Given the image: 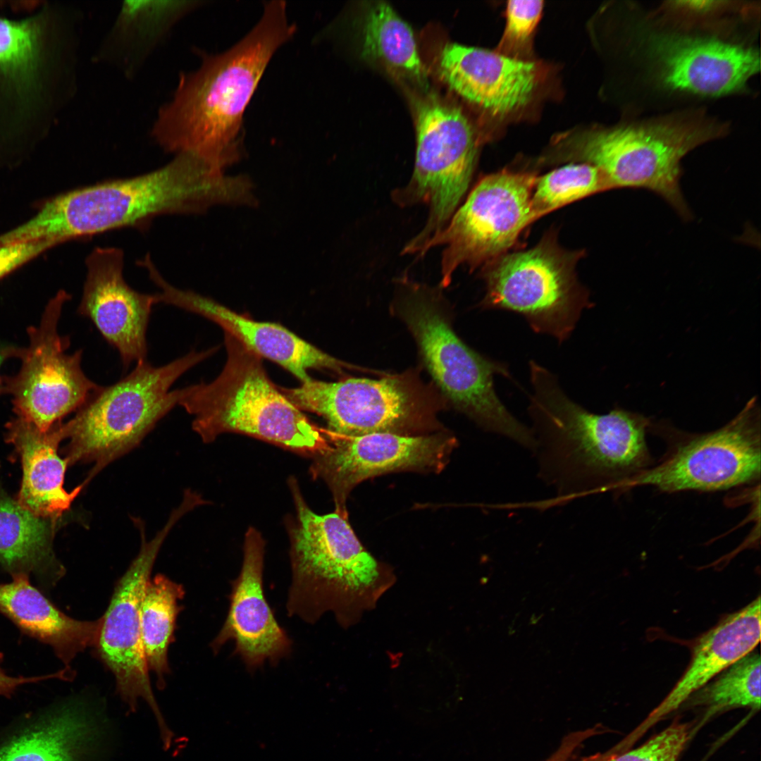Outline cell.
Wrapping results in <instances>:
<instances>
[{"label": "cell", "instance_id": "9", "mask_svg": "<svg viewBox=\"0 0 761 761\" xmlns=\"http://www.w3.org/2000/svg\"><path fill=\"white\" fill-rule=\"evenodd\" d=\"M278 388L301 411L323 417L329 433L338 436L421 435L439 426L437 414L446 400L414 371L336 382L311 378L297 388Z\"/></svg>", "mask_w": 761, "mask_h": 761}, {"label": "cell", "instance_id": "25", "mask_svg": "<svg viewBox=\"0 0 761 761\" xmlns=\"http://www.w3.org/2000/svg\"><path fill=\"white\" fill-rule=\"evenodd\" d=\"M61 421L46 431L18 416L6 425V440L13 445L22 466L16 497L25 508L42 517H62L85 487L68 492L63 487L68 463L58 454L63 440Z\"/></svg>", "mask_w": 761, "mask_h": 761}, {"label": "cell", "instance_id": "27", "mask_svg": "<svg viewBox=\"0 0 761 761\" xmlns=\"http://www.w3.org/2000/svg\"><path fill=\"white\" fill-rule=\"evenodd\" d=\"M62 517H42L23 507L0 481V566L11 577L32 575L43 590L64 576L54 539Z\"/></svg>", "mask_w": 761, "mask_h": 761}, {"label": "cell", "instance_id": "22", "mask_svg": "<svg viewBox=\"0 0 761 761\" xmlns=\"http://www.w3.org/2000/svg\"><path fill=\"white\" fill-rule=\"evenodd\" d=\"M439 70L451 89L493 115L526 105L538 82V67L531 61L457 43L441 50Z\"/></svg>", "mask_w": 761, "mask_h": 761}, {"label": "cell", "instance_id": "34", "mask_svg": "<svg viewBox=\"0 0 761 761\" xmlns=\"http://www.w3.org/2000/svg\"><path fill=\"white\" fill-rule=\"evenodd\" d=\"M543 8L542 1H508L501 49L512 51L524 48L540 20Z\"/></svg>", "mask_w": 761, "mask_h": 761}, {"label": "cell", "instance_id": "31", "mask_svg": "<svg viewBox=\"0 0 761 761\" xmlns=\"http://www.w3.org/2000/svg\"><path fill=\"white\" fill-rule=\"evenodd\" d=\"M700 707L702 714L694 720L693 736L708 722L736 708H760V657L751 651L725 669L683 704Z\"/></svg>", "mask_w": 761, "mask_h": 761}, {"label": "cell", "instance_id": "18", "mask_svg": "<svg viewBox=\"0 0 761 761\" xmlns=\"http://www.w3.org/2000/svg\"><path fill=\"white\" fill-rule=\"evenodd\" d=\"M87 276L78 311L92 321L118 352L123 367L147 359V330L156 294L136 291L123 277L124 254L97 247L87 257Z\"/></svg>", "mask_w": 761, "mask_h": 761}, {"label": "cell", "instance_id": "8", "mask_svg": "<svg viewBox=\"0 0 761 761\" xmlns=\"http://www.w3.org/2000/svg\"><path fill=\"white\" fill-rule=\"evenodd\" d=\"M215 350L191 351L161 366L147 359L140 361L118 382L99 385L89 395L74 417L61 423L63 440H68L63 452L68 466L93 464L85 485L109 464L138 445L178 404L182 390H171L173 384Z\"/></svg>", "mask_w": 761, "mask_h": 761}, {"label": "cell", "instance_id": "4", "mask_svg": "<svg viewBox=\"0 0 761 761\" xmlns=\"http://www.w3.org/2000/svg\"><path fill=\"white\" fill-rule=\"evenodd\" d=\"M288 485L296 514L287 525L292 569L287 614L315 624L331 612L341 626H351L375 607L394 576L364 549L347 516L316 514L296 478H289Z\"/></svg>", "mask_w": 761, "mask_h": 761}, {"label": "cell", "instance_id": "7", "mask_svg": "<svg viewBox=\"0 0 761 761\" xmlns=\"http://www.w3.org/2000/svg\"><path fill=\"white\" fill-rule=\"evenodd\" d=\"M401 282L395 309L443 396L485 430L533 452L532 430L508 411L495 390V375L510 377L506 366L479 354L457 336L442 309L440 294L406 279Z\"/></svg>", "mask_w": 761, "mask_h": 761}, {"label": "cell", "instance_id": "37", "mask_svg": "<svg viewBox=\"0 0 761 761\" xmlns=\"http://www.w3.org/2000/svg\"><path fill=\"white\" fill-rule=\"evenodd\" d=\"M600 724L568 734L563 738L558 748L545 761H569L577 748L588 738L602 733Z\"/></svg>", "mask_w": 761, "mask_h": 761}, {"label": "cell", "instance_id": "26", "mask_svg": "<svg viewBox=\"0 0 761 761\" xmlns=\"http://www.w3.org/2000/svg\"><path fill=\"white\" fill-rule=\"evenodd\" d=\"M30 577L18 575L0 583V614L24 635L50 646L64 668L71 669L76 655L95 645L101 618L81 621L68 616L31 583Z\"/></svg>", "mask_w": 761, "mask_h": 761}, {"label": "cell", "instance_id": "33", "mask_svg": "<svg viewBox=\"0 0 761 761\" xmlns=\"http://www.w3.org/2000/svg\"><path fill=\"white\" fill-rule=\"evenodd\" d=\"M693 721L683 722L676 717L667 728L638 748L621 750L612 747L604 753L569 761H679L693 738Z\"/></svg>", "mask_w": 761, "mask_h": 761}, {"label": "cell", "instance_id": "29", "mask_svg": "<svg viewBox=\"0 0 761 761\" xmlns=\"http://www.w3.org/2000/svg\"><path fill=\"white\" fill-rule=\"evenodd\" d=\"M361 44L366 58L403 80L427 87V75L413 30L389 4L380 1L367 6Z\"/></svg>", "mask_w": 761, "mask_h": 761}, {"label": "cell", "instance_id": "24", "mask_svg": "<svg viewBox=\"0 0 761 761\" xmlns=\"http://www.w3.org/2000/svg\"><path fill=\"white\" fill-rule=\"evenodd\" d=\"M760 598L726 616L693 648L688 668L667 696L621 740L633 747L652 726L679 709L693 693L753 651L760 639Z\"/></svg>", "mask_w": 761, "mask_h": 761}, {"label": "cell", "instance_id": "10", "mask_svg": "<svg viewBox=\"0 0 761 761\" xmlns=\"http://www.w3.org/2000/svg\"><path fill=\"white\" fill-rule=\"evenodd\" d=\"M581 254L562 249L547 235L529 249L502 255L483 266L481 306L517 313L536 333L565 341L591 307L575 273Z\"/></svg>", "mask_w": 761, "mask_h": 761}, {"label": "cell", "instance_id": "12", "mask_svg": "<svg viewBox=\"0 0 761 761\" xmlns=\"http://www.w3.org/2000/svg\"><path fill=\"white\" fill-rule=\"evenodd\" d=\"M713 130L688 123L622 126L586 132L569 147L574 159L599 168L612 188L649 190L689 219L691 214L679 187L681 161L715 136Z\"/></svg>", "mask_w": 761, "mask_h": 761}, {"label": "cell", "instance_id": "35", "mask_svg": "<svg viewBox=\"0 0 761 761\" xmlns=\"http://www.w3.org/2000/svg\"><path fill=\"white\" fill-rule=\"evenodd\" d=\"M57 244L53 240H39L0 246V279Z\"/></svg>", "mask_w": 761, "mask_h": 761}, {"label": "cell", "instance_id": "28", "mask_svg": "<svg viewBox=\"0 0 761 761\" xmlns=\"http://www.w3.org/2000/svg\"><path fill=\"white\" fill-rule=\"evenodd\" d=\"M198 1H125L99 46L97 61L117 67L126 77L139 71L173 27L199 6Z\"/></svg>", "mask_w": 761, "mask_h": 761}, {"label": "cell", "instance_id": "15", "mask_svg": "<svg viewBox=\"0 0 761 761\" xmlns=\"http://www.w3.org/2000/svg\"><path fill=\"white\" fill-rule=\"evenodd\" d=\"M760 418L755 397L722 428L683 440L664 460L628 479L621 488L650 485L664 492L715 491L760 476Z\"/></svg>", "mask_w": 761, "mask_h": 761}, {"label": "cell", "instance_id": "16", "mask_svg": "<svg viewBox=\"0 0 761 761\" xmlns=\"http://www.w3.org/2000/svg\"><path fill=\"white\" fill-rule=\"evenodd\" d=\"M185 515L176 507L164 526L146 540L142 533L140 552L117 582L109 605L101 617L95 643L97 652L116 679V690L132 712L143 699L156 719L164 746L171 744L173 734L166 724L154 697L140 633V610L142 595L164 540Z\"/></svg>", "mask_w": 761, "mask_h": 761}, {"label": "cell", "instance_id": "38", "mask_svg": "<svg viewBox=\"0 0 761 761\" xmlns=\"http://www.w3.org/2000/svg\"><path fill=\"white\" fill-rule=\"evenodd\" d=\"M21 351L22 349L20 348L0 344V368L1 364L8 359L15 357L19 358Z\"/></svg>", "mask_w": 761, "mask_h": 761}, {"label": "cell", "instance_id": "1", "mask_svg": "<svg viewBox=\"0 0 761 761\" xmlns=\"http://www.w3.org/2000/svg\"><path fill=\"white\" fill-rule=\"evenodd\" d=\"M285 3L273 1L252 30L218 54H202L194 71L181 73L159 110L151 135L165 151L189 152L224 171L241 158L245 109L276 51L294 34Z\"/></svg>", "mask_w": 761, "mask_h": 761}, {"label": "cell", "instance_id": "13", "mask_svg": "<svg viewBox=\"0 0 761 761\" xmlns=\"http://www.w3.org/2000/svg\"><path fill=\"white\" fill-rule=\"evenodd\" d=\"M536 176L508 170L486 175L471 190L447 225L423 247L420 256L445 246L441 286L447 287L462 265L471 270L506 254L523 230L537 218L532 194Z\"/></svg>", "mask_w": 761, "mask_h": 761}, {"label": "cell", "instance_id": "3", "mask_svg": "<svg viewBox=\"0 0 761 761\" xmlns=\"http://www.w3.org/2000/svg\"><path fill=\"white\" fill-rule=\"evenodd\" d=\"M76 38L75 11L56 2L0 16V166L29 156L73 97Z\"/></svg>", "mask_w": 761, "mask_h": 761}, {"label": "cell", "instance_id": "36", "mask_svg": "<svg viewBox=\"0 0 761 761\" xmlns=\"http://www.w3.org/2000/svg\"><path fill=\"white\" fill-rule=\"evenodd\" d=\"M4 659V653L0 651V696L11 698L19 687L25 684L35 683L50 679L71 680L70 672L65 668L54 673L39 676H11L6 673L1 666Z\"/></svg>", "mask_w": 761, "mask_h": 761}, {"label": "cell", "instance_id": "19", "mask_svg": "<svg viewBox=\"0 0 761 761\" xmlns=\"http://www.w3.org/2000/svg\"><path fill=\"white\" fill-rule=\"evenodd\" d=\"M265 540L254 527L247 530L243 561L238 576L231 582L225 620L210 646L216 654L229 641L252 672L268 661L276 665L291 651L292 641L274 617L265 596L263 571Z\"/></svg>", "mask_w": 761, "mask_h": 761}, {"label": "cell", "instance_id": "5", "mask_svg": "<svg viewBox=\"0 0 761 761\" xmlns=\"http://www.w3.org/2000/svg\"><path fill=\"white\" fill-rule=\"evenodd\" d=\"M237 175L198 156L180 152L165 166L133 178L108 180L51 197L66 242L111 230L141 227L165 214H199L216 205L237 206Z\"/></svg>", "mask_w": 761, "mask_h": 761}, {"label": "cell", "instance_id": "11", "mask_svg": "<svg viewBox=\"0 0 761 761\" xmlns=\"http://www.w3.org/2000/svg\"><path fill=\"white\" fill-rule=\"evenodd\" d=\"M414 168L406 186L393 192L402 206L424 204L428 216L424 228L409 242L404 254H420L456 211L471 181L478 143L464 113L432 97L416 107Z\"/></svg>", "mask_w": 761, "mask_h": 761}, {"label": "cell", "instance_id": "14", "mask_svg": "<svg viewBox=\"0 0 761 761\" xmlns=\"http://www.w3.org/2000/svg\"><path fill=\"white\" fill-rule=\"evenodd\" d=\"M69 299L70 295L61 290L49 300L39 324L27 329L30 344L22 349L19 371L0 378V394L12 397L16 416L43 431L76 411L99 386L82 369V350L66 354L69 338L58 332Z\"/></svg>", "mask_w": 761, "mask_h": 761}, {"label": "cell", "instance_id": "32", "mask_svg": "<svg viewBox=\"0 0 761 761\" xmlns=\"http://www.w3.org/2000/svg\"><path fill=\"white\" fill-rule=\"evenodd\" d=\"M612 189L596 166L587 163H569L536 177L532 206L537 218L595 193Z\"/></svg>", "mask_w": 761, "mask_h": 761}, {"label": "cell", "instance_id": "6", "mask_svg": "<svg viewBox=\"0 0 761 761\" xmlns=\"http://www.w3.org/2000/svg\"><path fill=\"white\" fill-rule=\"evenodd\" d=\"M224 333L227 359L209 383L182 388L178 404L194 416L204 443L225 433L256 438L313 459L330 447L328 433L311 421L273 384L262 358Z\"/></svg>", "mask_w": 761, "mask_h": 761}, {"label": "cell", "instance_id": "30", "mask_svg": "<svg viewBox=\"0 0 761 761\" xmlns=\"http://www.w3.org/2000/svg\"><path fill=\"white\" fill-rule=\"evenodd\" d=\"M182 585L163 574L149 580L141 601L140 633L149 670L157 677V686L165 687V676L170 672L168 649L175 641L174 631L178 614L181 610L178 600L184 596Z\"/></svg>", "mask_w": 761, "mask_h": 761}, {"label": "cell", "instance_id": "23", "mask_svg": "<svg viewBox=\"0 0 761 761\" xmlns=\"http://www.w3.org/2000/svg\"><path fill=\"white\" fill-rule=\"evenodd\" d=\"M653 51L667 86L700 95L738 90L760 67L755 50L710 39L664 37Z\"/></svg>", "mask_w": 761, "mask_h": 761}, {"label": "cell", "instance_id": "17", "mask_svg": "<svg viewBox=\"0 0 761 761\" xmlns=\"http://www.w3.org/2000/svg\"><path fill=\"white\" fill-rule=\"evenodd\" d=\"M328 435L330 447L313 459L310 473L314 479L326 483L333 493L335 512L344 516L347 497L359 483L393 471L439 470L454 445L450 436L440 433Z\"/></svg>", "mask_w": 761, "mask_h": 761}, {"label": "cell", "instance_id": "21", "mask_svg": "<svg viewBox=\"0 0 761 761\" xmlns=\"http://www.w3.org/2000/svg\"><path fill=\"white\" fill-rule=\"evenodd\" d=\"M104 734L80 696L26 712L0 729V761H89Z\"/></svg>", "mask_w": 761, "mask_h": 761}, {"label": "cell", "instance_id": "20", "mask_svg": "<svg viewBox=\"0 0 761 761\" xmlns=\"http://www.w3.org/2000/svg\"><path fill=\"white\" fill-rule=\"evenodd\" d=\"M150 279L160 288L158 303H164L199 314L218 325L223 332L237 338L261 358L277 363L300 382L311 378L309 369L342 373L357 367L326 353L280 324L258 321L238 314L216 301L168 283L157 269Z\"/></svg>", "mask_w": 761, "mask_h": 761}, {"label": "cell", "instance_id": "2", "mask_svg": "<svg viewBox=\"0 0 761 761\" xmlns=\"http://www.w3.org/2000/svg\"><path fill=\"white\" fill-rule=\"evenodd\" d=\"M530 377L528 413L538 475L555 496L542 502L543 507L621 488L648 469V418L621 408L593 413L571 400L554 375L533 361Z\"/></svg>", "mask_w": 761, "mask_h": 761}]
</instances>
